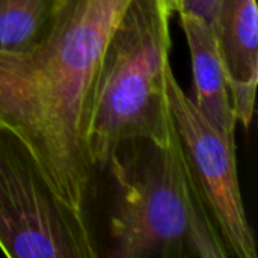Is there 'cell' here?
<instances>
[{
    "mask_svg": "<svg viewBox=\"0 0 258 258\" xmlns=\"http://www.w3.org/2000/svg\"><path fill=\"white\" fill-rule=\"evenodd\" d=\"M128 0H59L44 38L0 53V125L30 150L57 197L85 213L94 165L88 135L95 77Z\"/></svg>",
    "mask_w": 258,
    "mask_h": 258,
    "instance_id": "obj_1",
    "label": "cell"
},
{
    "mask_svg": "<svg viewBox=\"0 0 258 258\" xmlns=\"http://www.w3.org/2000/svg\"><path fill=\"white\" fill-rule=\"evenodd\" d=\"M59 0H0V53L23 54L47 33Z\"/></svg>",
    "mask_w": 258,
    "mask_h": 258,
    "instance_id": "obj_8",
    "label": "cell"
},
{
    "mask_svg": "<svg viewBox=\"0 0 258 258\" xmlns=\"http://www.w3.org/2000/svg\"><path fill=\"white\" fill-rule=\"evenodd\" d=\"M189 45L194 74V104L219 128L236 133L237 116L227 80V73L218 48L215 24L178 12Z\"/></svg>",
    "mask_w": 258,
    "mask_h": 258,
    "instance_id": "obj_7",
    "label": "cell"
},
{
    "mask_svg": "<svg viewBox=\"0 0 258 258\" xmlns=\"http://www.w3.org/2000/svg\"><path fill=\"white\" fill-rule=\"evenodd\" d=\"M166 3H168V6H169V9L172 11V14L174 12H180V9H181V5H183V0H166Z\"/></svg>",
    "mask_w": 258,
    "mask_h": 258,
    "instance_id": "obj_10",
    "label": "cell"
},
{
    "mask_svg": "<svg viewBox=\"0 0 258 258\" xmlns=\"http://www.w3.org/2000/svg\"><path fill=\"white\" fill-rule=\"evenodd\" d=\"M0 249L11 258H95L85 213L53 190L26 144L0 125Z\"/></svg>",
    "mask_w": 258,
    "mask_h": 258,
    "instance_id": "obj_4",
    "label": "cell"
},
{
    "mask_svg": "<svg viewBox=\"0 0 258 258\" xmlns=\"http://www.w3.org/2000/svg\"><path fill=\"white\" fill-rule=\"evenodd\" d=\"M219 6H221V0H183L180 12L200 17L215 24Z\"/></svg>",
    "mask_w": 258,
    "mask_h": 258,
    "instance_id": "obj_9",
    "label": "cell"
},
{
    "mask_svg": "<svg viewBox=\"0 0 258 258\" xmlns=\"http://www.w3.org/2000/svg\"><path fill=\"white\" fill-rule=\"evenodd\" d=\"M172 11L166 0H128L104 47L94 85L88 150L94 168L106 169L119 145L175 138L168 103Z\"/></svg>",
    "mask_w": 258,
    "mask_h": 258,
    "instance_id": "obj_3",
    "label": "cell"
},
{
    "mask_svg": "<svg viewBox=\"0 0 258 258\" xmlns=\"http://www.w3.org/2000/svg\"><path fill=\"white\" fill-rule=\"evenodd\" d=\"M237 122L249 127L258 85V11L255 0H221L215 21Z\"/></svg>",
    "mask_w": 258,
    "mask_h": 258,
    "instance_id": "obj_6",
    "label": "cell"
},
{
    "mask_svg": "<svg viewBox=\"0 0 258 258\" xmlns=\"http://www.w3.org/2000/svg\"><path fill=\"white\" fill-rule=\"evenodd\" d=\"M168 103L174 128L198 192L224 240L230 257L257 258V243L242 200L236 133L212 122L166 73Z\"/></svg>",
    "mask_w": 258,
    "mask_h": 258,
    "instance_id": "obj_5",
    "label": "cell"
},
{
    "mask_svg": "<svg viewBox=\"0 0 258 258\" xmlns=\"http://www.w3.org/2000/svg\"><path fill=\"white\" fill-rule=\"evenodd\" d=\"M106 169L115 181L107 257H230L177 135L168 145L127 141Z\"/></svg>",
    "mask_w": 258,
    "mask_h": 258,
    "instance_id": "obj_2",
    "label": "cell"
}]
</instances>
